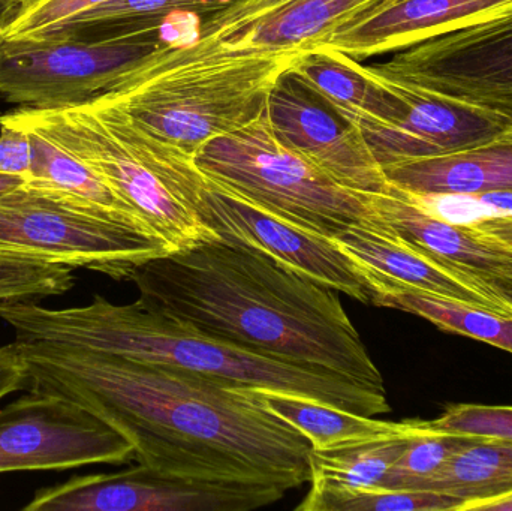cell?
Returning a JSON list of instances; mask_svg holds the SVG:
<instances>
[{"mask_svg": "<svg viewBox=\"0 0 512 511\" xmlns=\"http://www.w3.org/2000/svg\"><path fill=\"white\" fill-rule=\"evenodd\" d=\"M15 344L27 389L80 405L126 438L150 470L286 492L309 482V441L249 387L74 345Z\"/></svg>", "mask_w": 512, "mask_h": 511, "instance_id": "cell-1", "label": "cell"}, {"mask_svg": "<svg viewBox=\"0 0 512 511\" xmlns=\"http://www.w3.org/2000/svg\"><path fill=\"white\" fill-rule=\"evenodd\" d=\"M140 299L213 338L387 395L334 290L224 240L170 252L131 279Z\"/></svg>", "mask_w": 512, "mask_h": 511, "instance_id": "cell-2", "label": "cell"}, {"mask_svg": "<svg viewBox=\"0 0 512 511\" xmlns=\"http://www.w3.org/2000/svg\"><path fill=\"white\" fill-rule=\"evenodd\" d=\"M0 318L14 329L17 342L74 345L164 363L249 389L294 393L361 416L391 411L387 395L370 392L331 372L283 362L213 338L140 297L117 305L96 294L89 305L65 309L18 303L3 308Z\"/></svg>", "mask_w": 512, "mask_h": 511, "instance_id": "cell-3", "label": "cell"}, {"mask_svg": "<svg viewBox=\"0 0 512 511\" xmlns=\"http://www.w3.org/2000/svg\"><path fill=\"white\" fill-rule=\"evenodd\" d=\"M303 51L251 47L201 21L195 38L168 39L101 99L195 155L254 120Z\"/></svg>", "mask_w": 512, "mask_h": 511, "instance_id": "cell-4", "label": "cell"}, {"mask_svg": "<svg viewBox=\"0 0 512 511\" xmlns=\"http://www.w3.org/2000/svg\"><path fill=\"white\" fill-rule=\"evenodd\" d=\"M0 125L38 132L80 159L140 216L170 252L221 240L201 218L206 173L185 147L144 128L114 102L65 110L20 108Z\"/></svg>", "mask_w": 512, "mask_h": 511, "instance_id": "cell-5", "label": "cell"}, {"mask_svg": "<svg viewBox=\"0 0 512 511\" xmlns=\"http://www.w3.org/2000/svg\"><path fill=\"white\" fill-rule=\"evenodd\" d=\"M195 161L219 185L297 227L331 237L378 224L370 194L334 182L279 140L268 102L248 125L207 141Z\"/></svg>", "mask_w": 512, "mask_h": 511, "instance_id": "cell-6", "label": "cell"}, {"mask_svg": "<svg viewBox=\"0 0 512 511\" xmlns=\"http://www.w3.org/2000/svg\"><path fill=\"white\" fill-rule=\"evenodd\" d=\"M0 249L131 281L149 261L170 254L143 228L26 182L0 197Z\"/></svg>", "mask_w": 512, "mask_h": 511, "instance_id": "cell-7", "label": "cell"}, {"mask_svg": "<svg viewBox=\"0 0 512 511\" xmlns=\"http://www.w3.org/2000/svg\"><path fill=\"white\" fill-rule=\"evenodd\" d=\"M147 27L108 41L0 38V96L33 110H65L111 95L168 39Z\"/></svg>", "mask_w": 512, "mask_h": 511, "instance_id": "cell-8", "label": "cell"}, {"mask_svg": "<svg viewBox=\"0 0 512 511\" xmlns=\"http://www.w3.org/2000/svg\"><path fill=\"white\" fill-rule=\"evenodd\" d=\"M135 461L119 432L75 402L33 392L0 408V474Z\"/></svg>", "mask_w": 512, "mask_h": 511, "instance_id": "cell-9", "label": "cell"}, {"mask_svg": "<svg viewBox=\"0 0 512 511\" xmlns=\"http://www.w3.org/2000/svg\"><path fill=\"white\" fill-rule=\"evenodd\" d=\"M285 494L279 486L186 479L138 464L39 489L23 510L252 511L279 503Z\"/></svg>", "mask_w": 512, "mask_h": 511, "instance_id": "cell-10", "label": "cell"}, {"mask_svg": "<svg viewBox=\"0 0 512 511\" xmlns=\"http://www.w3.org/2000/svg\"><path fill=\"white\" fill-rule=\"evenodd\" d=\"M376 65L400 80L496 111L512 125V12L421 42Z\"/></svg>", "mask_w": 512, "mask_h": 511, "instance_id": "cell-11", "label": "cell"}, {"mask_svg": "<svg viewBox=\"0 0 512 511\" xmlns=\"http://www.w3.org/2000/svg\"><path fill=\"white\" fill-rule=\"evenodd\" d=\"M200 197L201 218L224 242L259 252L358 302H372V290L357 264L330 237L259 209L207 174Z\"/></svg>", "mask_w": 512, "mask_h": 511, "instance_id": "cell-12", "label": "cell"}, {"mask_svg": "<svg viewBox=\"0 0 512 511\" xmlns=\"http://www.w3.org/2000/svg\"><path fill=\"white\" fill-rule=\"evenodd\" d=\"M366 68L394 99L391 119L366 138L382 168L468 149L499 137L512 126L496 111L400 80L376 63Z\"/></svg>", "mask_w": 512, "mask_h": 511, "instance_id": "cell-13", "label": "cell"}, {"mask_svg": "<svg viewBox=\"0 0 512 511\" xmlns=\"http://www.w3.org/2000/svg\"><path fill=\"white\" fill-rule=\"evenodd\" d=\"M271 125L289 149L352 191L381 194L390 180L360 129L343 120L291 74L268 99Z\"/></svg>", "mask_w": 512, "mask_h": 511, "instance_id": "cell-14", "label": "cell"}, {"mask_svg": "<svg viewBox=\"0 0 512 511\" xmlns=\"http://www.w3.org/2000/svg\"><path fill=\"white\" fill-rule=\"evenodd\" d=\"M508 12H512V0H387L304 50L370 59L408 50Z\"/></svg>", "mask_w": 512, "mask_h": 511, "instance_id": "cell-15", "label": "cell"}, {"mask_svg": "<svg viewBox=\"0 0 512 511\" xmlns=\"http://www.w3.org/2000/svg\"><path fill=\"white\" fill-rule=\"evenodd\" d=\"M378 225L433 263L489 284L512 285V249L471 224L435 215L414 195L391 185L370 194Z\"/></svg>", "mask_w": 512, "mask_h": 511, "instance_id": "cell-16", "label": "cell"}, {"mask_svg": "<svg viewBox=\"0 0 512 511\" xmlns=\"http://www.w3.org/2000/svg\"><path fill=\"white\" fill-rule=\"evenodd\" d=\"M330 239L357 264L372 296L393 288H411L512 318V305L492 284L433 263L381 225H351Z\"/></svg>", "mask_w": 512, "mask_h": 511, "instance_id": "cell-17", "label": "cell"}, {"mask_svg": "<svg viewBox=\"0 0 512 511\" xmlns=\"http://www.w3.org/2000/svg\"><path fill=\"white\" fill-rule=\"evenodd\" d=\"M391 185L418 197H478L512 191V126L477 146L384 167Z\"/></svg>", "mask_w": 512, "mask_h": 511, "instance_id": "cell-18", "label": "cell"}, {"mask_svg": "<svg viewBox=\"0 0 512 511\" xmlns=\"http://www.w3.org/2000/svg\"><path fill=\"white\" fill-rule=\"evenodd\" d=\"M384 2L387 0H270L262 20L248 26L222 11L204 21L251 47L304 50Z\"/></svg>", "mask_w": 512, "mask_h": 511, "instance_id": "cell-19", "label": "cell"}, {"mask_svg": "<svg viewBox=\"0 0 512 511\" xmlns=\"http://www.w3.org/2000/svg\"><path fill=\"white\" fill-rule=\"evenodd\" d=\"M265 410L279 417L286 425L300 432L313 450L336 449L382 438L414 435L423 420L385 422L370 416L340 410L294 393L252 389Z\"/></svg>", "mask_w": 512, "mask_h": 511, "instance_id": "cell-20", "label": "cell"}, {"mask_svg": "<svg viewBox=\"0 0 512 511\" xmlns=\"http://www.w3.org/2000/svg\"><path fill=\"white\" fill-rule=\"evenodd\" d=\"M236 0H110L80 12L36 38L99 42L147 27H164L174 14L207 18ZM29 39V38H26Z\"/></svg>", "mask_w": 512, "mask_h": 511, "instance_id": "cell-21", "label": "cell"}, {"mask_svg": "<svg viewBox=\"0 0 512 511\" xmlns=\"http://www.w3.org/2000/svg\"><path fill=\"white\" fill-rule=\"evenodd\" d=\"M462 503L459 511H480L512 495L511 441L481 438L457 453L426 485Z\"/></svg>", "mask_w": 512, "mask_h": 511, "instance_id": "cell-22", "label": "cell"}, {"mask_svg": "<svg viewBox=\"0 0 512 511\" xmlns=\"http://www.w3.org/2000/svg\"><path fill=\"white\" fill-rule=\"evenodd\" d=\"M414 435L382 438L336 449H310L309 492L340 494L381 488Z\"/></svg>", "mask_w": 512, "mask_h": 511, "instance_id": "cell-23", "label": "cell"}, {"mask_svg": "<svg viewBox=\"0 0 512 511\" xmlns=\"http://www.w3.org/2000/svg\"><path fill=\"white\" fill-rule=\"evenodd\" d=\"M26 132L29 134L33 152L32 170L27 177V182L56 189L93 209L101 210L114 218L149 231L138 213L84 162L48 140L44 135L33 131Z\"/></svg>", "mask_w": 512, "mask_h": 511, "instance_id": "cell-24", "label": "cell"}, {"mask_svg": "<svg viewBox=\"0 0 512 511\" xmlns=\"http://www.w3.org/2000/svg\"><path fill=\"white\" fill-rule=\"evenodd\" d=\"M370 303L417 315L442 332L477 339L512 354V318L496 314L490 309L432 296L411 288H393L373 294Z\"/></svg>", "mask_w": 512, "mask_h": 511, "instance_id": "cell-25", "label": "cell"}, {"mask_svg": "<svg viewBox=\"0 0 512 511\" xmlns=\"http://www.w3.org/2000/svg\"><path fill=\"white\" fill-rule=\"evenodd\" d=\"M74 285L72 267L0 249V311L18 303L62 296Z\"/></svg>", "mask_w": 512, "mask_h": 511, "instance_id": "cell-26", "label": "cell"}, {"mask_svg": "<svg viewBox=\"0 0 512 511\" xmlns=\"http://www.w3.org/2000/svg\"><path fill=\"white\" fill-rule=\"evenodd\" d=\"M480 440L432 431L423 420V429L411 438L379 489H424L457 453Z\"/></svg>", "mask_w": 512, "mask_h": 511, "instance_id": "cell-27", "label": "cell"}, {"mask_svg": "<svg viewBox=\"0 0 512 511\" xmlns=\"http://www.w3.org/2000/svg\"><path fill=\"white\" fill-rule=\"evenodd\" d=\"M457 498L426 489H373V491L312 494L295 507L298 511H459Z\"/></svg>", "mask_w": 512, "mask_h": 511, "instance_id": "cell-28", "label": "cell"}, {"mask_svg": "<svg viewBox=\"0 0 512 511\" xmlns=\"http://www.w3.org/2000/svg\"><path fill=\"white\" fill-rule=\"evenodd\" d=\"M432 431L468 437L493 438L512 443V407L457 404L445 408L435 420H427Z\"/></svg>", "mask_w": 512, "mask_h": 511, "instance_id": "cell-29", "label": "cell"}, {"mask_svg": "<svg viewBox=\"0 0 512 511\" xmlns=\"http://www.w3.org/2000/svg\"><path fill=\"white\" fill-rule=\"evenodd\" d=\"M110 0H47L15 18L2 33L0 38L26 39L36 38L53 29L68 18L95 8Z\"/></svg>", "mask_w": 512, "mask_h": 511, "instance_id": "cell-30", "label": "cell"}, {"mask_svg": "<svg viewBox=\"0 0 512 511\" xmlns=\"http://www.w3.org/2000/svg\"><path fill=\"white\" fill-rule=\"evenodd\" d=\"M32 143L23 129L0 125V174L27 180L32 170Z\"/></svg>", "mask_w": 512, "mask_h": 511, "instance_id": "cell-31", "label": "cell"}, {"mask_svg": "<svg viewBox=\"0 0 512 511\" xmlns=\"http://www.w3.org/2000/svg\"><path fill=\"white\" fill-rule=\"evenodd\" d=\"M23 389H27V375L17 344L0 345V402Z\"/></svg>", "mask_w": 512, "mask_h": 511, "instance_id": "cell-32", "label": "cell"}, {"mask_svg": "<svg viewBox=\"0 0 512 511\" xmlns=\"http://www.w3.org/2000/svg\"><path fill=\"white\" fill-rule=\"evenodd\" d=\"M477 230L483 231L487 236L505 243L512 249V215H487L480 216L474 221L468 222Z\"/></svg>", "mask_w": 512, "mask_h": 511, "instance_id": "cell-33", "label": "cell"}, {"mask_svg": "<svg viewBox=\"0 0 512 511\" xmlns=\"http://www.w3.org/2000/svg\"><path fill=\"white\" fill-rule=\"evenodd\" d=\"M468 200L469 204L486 210V215H512V191L492 192V194L478 195V197H456Z\"/></svg>", "mask_w": 512, "mask_h": 511, "instance_id": "cell-34", "label": "cell"}, {"mask_svg": "<svg viewBox=\"0 0 512 511\" xmlns=\"http://www.w3.org/2000/svg\"><path fill=\"white\" fill-rule=\"evenodd\" d=\"M42 2H47V0H11V23L15 18L23 15L24 12L30 11V9L35 8V6L41 5Z\"/></svg>", "mask_w": 512, "mask_h": 511, "instance_id": "cell-35", "label": "cell"}, {"mask_svg": "<svg viewBox=\"0 0 512 511\" xmlns=\"http://www.w3.org/2000/svg\"><path fill=\"white\" fill-rule=\"evenodd\" d=\"M27 180L20 176H9V174H0V197L14 191L18 186L24 185Z\"/></svg>", "mask_w": 512, "mask_h": 511, "instance_id": "cell-36", "label": "cell"}, {"mask_svg": "<svg viewBox=\"0 0 512 511\" xmlns=\"http://www.w3.org/2000/svg\"><path fill=\"white\" fill-rule=\"evenodd\" d=\"M11 23V0H0V33Z\"/></svg>", "mask_w": 512, "mask_h": 511, "instance_id": "cell-37", "label": "cell"}, {"mask_svg": "<svg viewBox=\"0 0 512 511\" xmlns=\"http://www.w3.org/2000/svg\"><path fill=\"white\" fill-rule=\"evenodd\" d=\"M480 511H512V495L502 498V500L493 501Z\"/></svg>", "mask_w": 512, "mask_h": 511, "instance_id": "cell-38", "label": "cell"}, {"mask_svg": "<svg viewBox=\"0 0 512 511\" xmlns=\"http://www.w3.org/2000/svg\"><path fill=\"white\" fill-rule=\"evenodd\" d=\"M493 287L498 290V293L501 294L502 297H504L505 300H507L510 305H512V285H505V284H492Z\"/></svg>", "mask_w": 512, "mask_h": 511, "instance_id": "cell-39", "label": "cell"}, {"mask_svg": "<svg viewBox=\"0 0 512 511\" xmlns=\"http://www.w3.org/2000/svg\"><path fill=\"white\" fill-rule=\"evenodd\" d=\"M0 116H2V114H0Z\"/></svg>", "mask_w": 512, "mask_h": 511, "instance_id": "cell-40", "label": "cell"}]
</instances>
